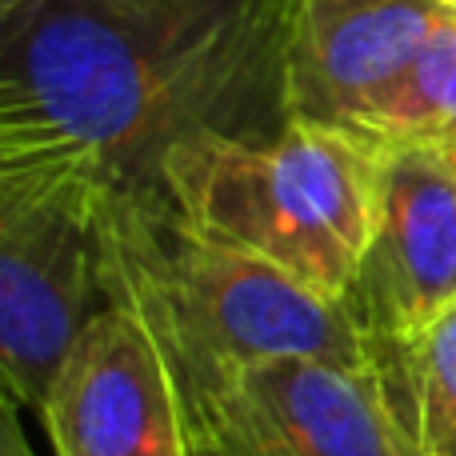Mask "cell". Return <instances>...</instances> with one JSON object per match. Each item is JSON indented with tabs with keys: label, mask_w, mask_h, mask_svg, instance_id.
I'll return each instance as SVG.
<instances>
[{
	"label": "cell",
	"mask_w": 456,
	"mask_h": 456,
	"mask_svg": "<svg viewBox=\"0 0 456 456\" xmlns=\"http://www.w3.org/2000/svg\"><path fill=\"white\" fill-rule=\"evenodd\" d=\"M37 417L56 456H197L157 337L120 305L88 321Z\"/></svg>",
	"instance_id": "8992f818"
},
{
	"label": "cell",
	"mask_w": 456,
	"mask_h": 456,
	"mask_svg": "<svg viewBox=\"0 0 456 456\" xmlns=\"http://www.w3.org/2000/svg\"><path fill=\"white\" fill-rule=\"evenodd\" d=\"M104 305L136 313L176 380L273 361H369L345 300L192 232L160 189L104 192Z\"/></svg>",
	"instance_id": "7a4b0ae2"
},
{
	"label": "cell",
	"mask_w": 456,
	"mask_h": 456,
	"mask_svg": "<svg viewBox=\"0 0 456 456\" xmlns=\"http://www.w3.org/2000/svg\"><path fill=\"white\" fill-rule=\"evenodd\" d=\"M444 149H449V157L456 160V141H449V144H444Z\"/></svg>",
	"instance_id": "7c38bea8"
},
{
	"label": "cell",
	"mask_w": 456,
	"mask_h": 456,
	"mask_svg": "<svg viewBox=\"0 0 456 456\" xmlns=\"http://www.w3.org/2000/svg\"><path fill=\"white\" fill-rule=\"evenodd\" d=\"M157 189L192 232L345 300L377 228L385 149L337 125L284 120L265 136L181 144Z\"/></svg>",
	"instance_id": "3957f363"
},
{
	"label": "cell",
	"mask_w": 456,
	"mask_h": 456,
	"mask_svg": "<svg viewBox=\"0 0 456 456\" xmlns=\"http://www.w3.org/2000/svg\"><path fill=\"white\" fill-rule=\"evenodd\" d=\"M197 456H208V452H197Z\"/></svg>",
	"instance_id": "4fadbf2b"
},
{
	"label": "cell",
	"mask_w": 456,
	"mask_h": 456,
	"mask_svg": "<svg viewBox=\"0 0 456 456\" xmlns=\"http://www.w3.org/2000/svg\"><path fill=\"white\" fill-rule=\"evenodd\" d=\"M452 0H284V117L361 133Z\"/></svg>",
	"instance_id": "52a82bcc"
},
{
	"label": "cell",
	"mask_w": 456,
	"mask_h": 456,
	"mask_svg": "<svg viewBox=\"0 0 456 456\" xmlns=\"http://www.w3.org/2000/svg\"><path fill=\"white\" fill-rule=\"evenodd\" d=\"M356 136L380 144L456 141V0L396 93L364 120Z\"/></svg>",
	"instance_id": "30bf717a"
},
{
	"label": "cell",
	"mask_w": 456,
	"mask_h": 456,
	"mask_svg": "<svg viewBox=\"0 0 456 456\" xmlns=\"http://www.w3.org/2000/svg\"><path fill=\"white\" fill-rule=\"evenodd\" d=\"M393 393L428 456H456V305L380 353Z\"/></svg>",
	"instance_id": "9c48e42d"
},
{
	"label": "cell",
	"mask_w": 456,
	"mask_h": 456,
	"mask_svg": "<svg viewBox=\"0 0 456 456\" xmlns=\"http://www.w3.org/2000/svg\"><path fill=\"white\" fill-rule=\"evenodd\" d=\"M377 356L456 305V160L444 144H388L385 189L345 297Z\"/></svg>",
	"instance_id": "ba28073f"
},
{
	"label": "cell",
	"mask_w": 456,
	"mask_h": 456,
	"mask_svg": "<svg viewBox=\"0 0 456 456\" xmlns=\"http://www.w3.org/2000/svg\"><path fill=\"white\" fill-rule=\"evenodd\" d=\"M101 205L85 176L0 168V372L28 412L104 308Z\"/></svg>",
	"instance_id": "277c9868"
},
{
	"label": "cell",
	"mask_w": 456,
	"mask_h": 456,
	"mask_svg": "<svg viewBox=\"0 0 456 456\" xmlns=\"http://www.w3.org/2000/svg\"><path fill=\"white\" fill-rule=\"evenodd\" d=\"M0 4H4V0H0Z\"/></svg>",
	"instance_id": "5bb4252c"
},
{
	"label": "cell",
	"mask_w": 456,
	"mask_h": 456,
	"mask_svg": "<svg viewBox=\"0 0 456 456\" xmlns=\"http://www.w3.org/2000/svg\"><path fill=\"white\" fill-rule=\"evenodd\" d=\"M284 0H4L0 168L157 189L200 136L284 125Z\"/></svg>",
	"instance_id": "6da1fadb"
},
{
	"label": "cell",
	"mask_w": 456,
	"mask_h": 456,
	"mask_svg": "<svg viewBox=\"0 0 456 456\" xmlns=\"http://www.w3.org/2000/svg\"><path fill=\"white\" fill-rule=\"evenodd\" d=\"M16 409H20V404L4 393V441H0V456H32L28 441H24L20 420H16Z\"/></svg>",
	"instance_id": "8fae6325"
},
{
	"label": "cell",
	"mask_w": 456,
	"mask_h": 456,
	"mask_svg": "<svg viewBox=\"0 0 456 456\" xmlns=\"http://www.w3.org/2000/svg\"><path fill=\"white\" fill-rule=\"evenodd\" d=\"M176 388L208 456H428L380 356L244 364Z\"/></svg>",
	"instance_id": "5b68a950"
}]
</instances>
